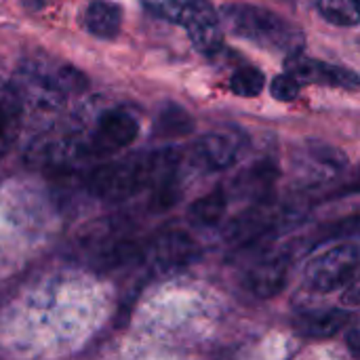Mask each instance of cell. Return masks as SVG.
Here are the masks:
<instances>
[{"label":"cell","mask_w":360,"mask_h":360,"mask_svg":"<svg viewBox=\"0 0 360 360\" xmlns=\"http://www.w3.org/2000/svg\"><path fill=\"white\" fill-rule=\"evenodd\" d=\"M179 152L173 148L150 150L110 160L91 171L89 194L103 202H124L143 190H156L177 179Z\"/></svg>","instance_id":"obj_1"},{"label":"cell","mask_w":360,"mask_h":360,"mask_svg":"<svg viewBox=\"0 0 360 360\" xmlns=\"http://www.w3.org/2000/svg\"><path fill=\"white\" fill-rule=\"evenodd\" d=\"M219 21L234 36L245 38L266 51L285 53L289 57L300 55L306 42L302 30L295 23L287 21L270 8L255 4L230 2L219 11Z\"/></svg>","instance_id":"obj_2"},{"label":"cell","mask_w":360,"mask_h":360,"mask_svg":"<svg viewBox=\"0 0 360 360\" xmlns=\"http://www.w3.org/2000/svg\"><path fill=\"white\" fill-rule=\"evenodd\" d=\"M146 8L171 23L181 25L202 55H215L224 42V25L209 0H146Z\"/></svg>","instance_id":"obj_3"},{"label":"cell","mask_w":360,"mask_h":360,"mask_svg":"<svg viewBox=\"0 0 360 360\" xmlns=\"http://www.w3.org/2000/svg\"><path fill=\"white\" fill-rule=\"evenodd\" d=\"M356 270L359 247L354 243H340L310 259L304 281L306 287L314 293H333L354 283Z\"/></svg>","instance_id":"obj_4"},{"label":"cell","mask_w":360,"mask_h":360,"mask_svg":"<svg viewBox=\"0 0 360 360\" xmlns=\"http://www.w3.org/2000/svg\"><path fill=\"white\" fill-rule=\"evenodd\" d=\"M247 148V135L243 131H213L202 135L192 146V162L209 173L226 171L238 162Z\"/></svg>","instance_id":"obj_5"},{"label":"cell","mask_w":360,"mask_h":360,"mask_svg":"<svg viewBox=\"0 0 360 360\" xmlns=\"http://www.w3.org/2000/svg\"><path fill=\"white\" fill-rule=\"evenodd\" d=\"M287 211L289 209L276 207L270 198L262 202H253V207H249L228 224L224 236L232 245H243V247L255 245L257 240L274 234L278 226L285 224Z\"/></svg>","instance_id":"obj_6"},{"label":"cell","mask_w":360,"mask_h":360,"mask_svg":"<svg viewBox=\"0 0 360 360\" xmlns=\"http://www.w3.org/2000/svg\"><path fill=\"white\" fill-rule=\"evenodd\" d=\"M139 135V122L137 118L127 110H110L105 112L93 135H91V154L95 156H108L118 150L129 148Z\"/></svg>","instance_id":"obj_7"},{"label":"cell","mask_w":360,"mask_h":360,"mask_svg":"<svg viewBox=\"0 0 360 360\" xmlns=\"http://www.w3.org/2000/svg\"><path fill=\"white\" fill-rule=\"evenodd\" d=\"M198 255L196 240L184 230H165L152 243L143 245L141 259H150L158 270L188 266Z\"/></svg>","instance_id":"obj_8"},{"label":"cell","mask_w":360,"mask_h":360,"mask_svg":"<svg viewBox=\"0 0 360 360\" xmlns=\"http://www.w3.org/2000/svg\"><path fill=\"white\" fill-rule=\"evenodd\" d=\"M287 74H291L300 84H327V86H340V89H350L356 91L359 89V74L348 70V68H340V65H331L319 59H308L302 55H293L289 59V68Z\"/></svg>","instance_id":"obj_9"},{"label":"cell","mask_w":360,"mask_h":360,"mask_svg":"<svg viewBox=\"0 0 360 360\" xmlns=\"http://www.w3.org/2000/svg\"><path fill=\"white\" fill-rule=\"evenodd\" d=\"M289 264L291 259L287 255H270L255 262L245 276V289L259 300L278 295L287 285Z\"/></svg>","instance_id":"obj_10"},{"label":"cell","mask_w":360,"mask_h":360,"mask_svg":"<svg viewBox=\"0 0 360 360\" xmlns=\"http://www.w3.org/2000/svg\"><path fill=\"white\" fill-rule=\"evenodd\" d=\"M352 314L344 308H300L293 319L297 333L310 340H329L342 333Z\"/></svg>","instance_id":"obj_11"},{"label":"cell","mask_w":360,"mask_h":360,"mask_svg":"<svg viewBox=\"0 0 360 360\" xmlns=\"http://www.w3.org/2000/svg\"><path fill=\"white\" fill-rule=\"evenodd\" d=\"M276 177H278V169L272 160H257L234 177L232 192L236 198L262 202L270 198Z\"/></svg>","instance_id":"obj_12"},{"label":"cell","mask_w":360,"mask_h":360,"mask_svg":"<svg viewBox=\"0 0 360 360\" xmlns=\"http://www.w3.org/2000/svg\"><path fill=\"white\" fill-rule=\"evenodd\" d=\"M86 30L103 40L116 38L122 25V11L116 2L110 0H93L84 13Z\"/></svg>","instance_id":"obj_13"},{"label":"cell","mask_w":360,"mask_h":360,"mask_svg":"<svg viewBox=\"0 0 360 360\" xmlns=\"http://www.w3.org/2000/svg\"><path fill=\"white\" fill-rule=\"evenodd\" d=\"M226 209H228V192L217 188L190 205L188 219L196 228H213L224 219Z\"/></svg>","instance_id":"obj_14"},{"label":"cell","mask_w":360,"mask_h":360,"mask_svg":"<svg viewBox=\"0 0 360 360\" xmlns=\"http://www.w3.org/2000/svg\"><path fill=\"white\" fill-rule=\"evenodd\" d=\"M192 131H194V118L175 103L165 105L154 124V133L160 137H184L190 135Z\"/></svg>","instance_id":"obj_15"},{"label":"cell","mask_w":360,"mask_h":360,"mask_svg":"<svg viewBox=\"0 0 360 360\" xmlns=\"http://www.w3.org/2000/svg\"><path fill=\"white\" fill-rule=\"evenodd\" d=\"M316 8L333 25L350 27L360 21L359 0H316Z\"/></svg>","instance_id":"obj_16"},{"label":"cell","mask_w":360,"mask_h":360,"mask_svg":"<svg viewBox=\"0 0 360 360\" xmlns=\"http://www.w3.org/2000/svg\"><path fill=\"white\" fill-rule=\"evenodd\" d=\"M264 84L266 76L257 68H240L230 76V91L238 97H257Z\"/></svg>","instance_id":"obj_17"},{"label":"cell","mask_w":360,"mask_h":360,"mask_svg":"<svg viewBox=\"0 0 360 360\" xmlns=\"http://www.w3.org/2000/svg\"><path fill=\"white\" fill-rule=\"evenodd\" d=\"M270 93H272V97L274 99H278V101H295L297 97H300V93H302V84L291 76V74H281V76H276L274 80H272V84H270Z\"/></svg>","instance_id":"obj_18"},{"label":"cell","mask_w":360,"mask_h":360,"mask_svg":"<svg viewBox=\"0 0 360 360\" xmlns=\"http://www.w3.org/2000/svg\"><path fill=\"white\" fill-rule=\"evenodd\" d=\"M4 127H6V114H4V108L0 103V135L4 133Z\"/></svg>","instance_id":"obj_19"},{"label":"cell","mask_w":360,"mask_h":360,"mask_svg":"<svg viewBox=\"0 0 360 360\" xmlns=\"http://www.w3.org/2000/svg\"><path fill=\"white\" fill-rule=\"evenodd\" d=\"M356 335H359V333H356V329H354L352 335H350V348H352V352H356Z\"/></svg>","instance_id":"obj_20"}]
</instances>
